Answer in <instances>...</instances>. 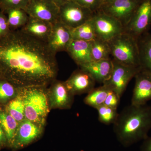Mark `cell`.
Here are the masks:
<instances>
[{
  "label": "cell",
  "mask_w": 151,
  "mask_h": 151,
  "mask_svg": "<svg viewBox=\"0 0 151 151\" xmlns=\"http://www.w3.org/2000/svg\"><path fill=\"white\" fill-rule=\"evenodd\" d=\"M52 105L58 108H68L72 102V93L68 89L65 82L55 83L52 90Z\"/></svg>",
  "instance_id": "cell-18"
},
{
  "label": "cell",
  "mask_w": 151,
  "mask_h": 151,
  "mask_svg": "<svg viewBox=\"0 0 151 151\" xmlns=\"http://www.w3.org/2000/svg\"><path fill=\"white\" fill-rule=\"evenodd\" d=\"M143 0H114L102 6L100 10L118 20L124 27L130 22Z\"/></svg>",
  "instance_id": "cell-9"
},
{
  "label": "cell",
  "mask_w": 151,
  "mask_h": 151,
  "mask_svg": "<svg viewBox=\"0 0 151 151\" xmlns=\"http://www.w3.org/2000/svg\"><path fill=\"white\" fill-rule=\"evenodd\" d=\"M79 66L89 73L95 81L103 84L111 77L113 69V60L111 58L92 61Z\"/></svg>",
  "instance_id": "cell-15"
},
{
  "label": "cell",
  "mask_w": 151,
  "mask_h": 151,
  "mask_svg": "<svg viewBox=\"0 0 151 151\" xmlns=\"http://www.w3.org/2000/svg\"><path fill=\"white\" fill-rule=\"evenodd\" d=\"M45 86H30L19 89L24 105L25 118L40 127L44 124L49 112Z\"/></svg>",
  "instance_id": "cell-3"
},
{
  "label": "cell",
  "mask_w": 151,
  "mask_h": 151,
  "mask_svg": "<svg viewBox=\"0 0 151 151\" xmlns=\"http://www.w3.org/2000/svg\"><path fill=\"white\" fill-rule=\"evenodd\" d=\"M94 13L71 0L60 7L59 19L65 25L73 29L91 19Z\"/></svg>",
  "instance_id": "cell-6"
},
{
  "label": "cell",
  "mask_w": 151,
  "mask_h": 151,
  "mask_svg": "<svg viewBox=\"0 0 151 151\" xmlns=\"http://www.w3.org/2000/svg\"><path fill=\"white\" fill-rule=\"evenodd\" d=\"M112 60L113 69L111 77L103 84L116 92L121 98L129 82L135 77L142 68L129 66L114 60Z\"/></svg>",
  "instance_id": "cell-5"
},
{
  "label": "cell",
  "mask_w": 151,
  "mask_h": 151,
  "mask_svg": "<svg viewBox=\"0 0 151 151\" xmlns=\"http://www.w3.org/2000/svg\"><path fill=\"white\" fill-rule=\"evenodd\" d=\"M52 28L50 23L29 17L27 23L20 29L25 33L46 42Z\"/></svg>",
  "instance_id": "cell-16"
},
{
  "label": "cell",
  "mask_w": 151,
  "mask_h": 151,
  "mask_svg": "<svg viewBox=\"0 0 151 151\" xmlns=\"http://www.w3.org/2000/svg\"><path fill=\"white\" fill-rule=\"evenodd\" d=\"M7 112L18 123L24 120V105L21 95H19L10 102L7 107Z\"/></svg>",
  "instance_id": "cell-25"
},
{
  "label": "cell",
  "mask_w": 151,
  "mask_h": 151,
  "mask_svg": "<svg viewBox=\"0 0 151 151\" xmlns=\"http://www.w3.org/2000/svg\"><path fill=\"white\" fill-rule=\"evenodd\" d=\"M90 43L92 61L111 59V49L108 42L97 37Z\"/></svg>",
  "instance_id": "cell-22"
},
{
  "label": "cell",
  "mask_w": 151,
  "mask_h": 151,
  "mask_svg": "<svg viewBox=\"0 0 151 151\" xmlns=\"http://www.w3.org/2000/svg\"><path fill=\"white\" fill-rule=\"evenodd\" d=\"M1 144H0V148H1Z\"/></svg>",
  "instance_id": "cell-36"
},
{
  "label": "cell",
  "mask_w": 151,
  "mask_h": 151,
  "mask_svg": "<svg viewBox=\"0 0 151 151\" xmlns=\"http://www.w3.org/2000/svg\"><path fill=\"white\" fill-rule=\"evenodd\" d=\"M41 132L40 127L24 119L19 125L16 136L12 146L15 149L23 147L35 140Z\"/></svg>",
  "instance_id": "cell-13"
},
{
  "label": "cell",
  "mask_w": 151,
  "mask_h": 151,
  "mask_svg": "<svg viewBox=\"0 0 151 151\" xmlns=\"http://www.w3.org/2000/svg\"><path fill=\"white\" fill-rule=\"evenodd\" d=\"M84 7L95 13L101 9L103 5L102 0H72Z\"/></svg>",
  "instance_id": "cell-29"
},
{
  "label": "cell",
  "mask_w": 151,
  "mask_h": 151,
  "mask_svg": "<svg viewBox=\"0 0 151 151\" xmlns=\"http://www.w3.org/2000/svg\"><path fill=\"white\" fill-rule=\"evenodd\" d=\"M30 0H0V11L5 12L9 10L25 9Z\"/></svg>",
  "instance_id": "cell-28"
},
{
  "label": "cell",
  "mask_w": 151,
  "mask_h": 151,
  "mask_svg": "<svg viewBox=\"0 0 151 151\" xmlns=\"http://www.w3.org/2000/svg\"><path fill=\"white\" fill-rule=\"evenodd\" d=\"M140 151H151V137H148L143 141Z\"/></svg>",
  "instance_id": "cell-32"
},
{
  "label": "cell",
  "mask_w": 151,
  "mask_h": 151,
  "mask_svg": "<svg viewBox=\"0 0 151 151\" xmlns=\"http://www.w3.org/2000/svg\"><path fill=\"white\" fill-rule=\"evenodd\" d=\"M7 142L5 134L3 131L2 128L0 126V144L1 145H5Z\"/></svg>",
  "instance_id": "cell-33"
},
{
  "label": "cell",
  "mask_w": 151,
  "mask_h": 151,
  "mask_svg": "<svg viewBox=\"0 0 151 151\" xmlns=\"http://www.w3.org/2000/svg\"><path fill=\"white\" fill-rule=\"evenodd\" d=\"M25 11L29 17L52 24L59 20V7L53 0H30Z\"/></svg>",
  "instance_id": "cell-10"
},
{
  "label": "cell",
  "mask_w": 151,
  "mask_h": 151,
  "mask_svg": "<svg viewBox=\"0 0 151 151\" xmlns=\"http://www.w3.org/2000/svg\"><path fill=\"white\" fill-rule=\"evenodd\" d=\"M102 2H103V5L106 4L111 3L114 0H102Z\"/></svg>",
  "instance_id": "cell-35"
},
{
  "label": "cell",
  "mask_w": 151,
  "mask_h": 151,
  "mask_svg": "<svg viewBox=\"0 0 151 151\" xmlns=\"http://www.w3.org/2000/svg\"><path fill=\"white\" fill-rule=\"evenodd\" d=\"M98 113V120L100 123L109 125L113 124L118 118L119 113L117 109L107 105H101L97 108Z\"/></svg>",
  "instance_id": "cell-26"
},
{
  "label": "cell",
  "mask_w": 151,
  "mask_h": 151,
  "mask_svg": "<svg viewBox=\"0 0 151 151\" xmlns=\"http://www.w3.org/2000/svg\"><path fill=\"white\" fill-rule=\"evenodd\" d=\"M70 1L71 0H53V1L59 7Z\"/></svg>",
  "instance_id": "cell-34"
},
{
  "label": "cell",
  "mask_w": 151,
  "mask_h": 151,
  "mask_svg": "<svg viewBox=\"0 0 151 151\" xmlns=\"http://www.w3.org/2000/svg\"><path fill=\"white\" fill-rule=\"evenodd\" d=\"M140 66L151 73V34L149 32L138 38Z\"/></svg>",
  "instance_id": "cell-19"
},
{
  "label": "cell",
  "mask_w": 151,
  "mask_h": 151,
  "mask_svg": "<svg viewBox=\"0 0 151 151\" xmlns=\"http://www.w3.org/2000/svg\"><path fill=\"white\" fill-rule=\"evenodd\" d=\"M121 97L113 90L109 91L104 103V105L117 109L120 103Z\"/></svg>",
  "instance_id": "cell-30"
},
{
  "label": "cell",
  "mask_w": 151,
  "mask_h": 151,
  "mask_svg": "<svg viewBox=\"0 0 151 151\" xmlns=\"http://www.w3.org/2000/svg\"><path fill=\"white\" fill-rule=\"evenodd\" d=\"M15 94V86L0 76V102H6Z\"/></svg>",
  "instance_id": "cell-27"
},
{
  "label": "cell",
  "mask_w": 151,
  "mask_h": 151,
  "mask_svg": "<svg viewBox=\"0 0 151 151\" xmlns=\"http://www.w3.org/2000/svg\"><path fill=\"white\" fill-rule=\"evenodd\" d=\"M55 55L46 42L11 31L0 37V76L19 89L46 86L56 76Z\"/></svg>",
  "instance_id": "cell-1"
},
{
  "label": "cell",
  "mask_w": 151,
  "mask_h": 151,
  "mask_svg": "<svg viewBox=\"0 0 151 151\" xmlns=\"http://www.w3.org/2000/svg\"><path fill=\"white\" fill-rule=\"evenodd\" d=\"M134 77L131 104L137 106L146 105L151 100V73L141 68Z\"/></svg>",
  "instance_id": "cell-12"
},
{
  "label": "cell",
  "mask_w": 151,
  "mask_h": 151,
  "mask_svg": "<svg viewBox=\"0 0 151 151\" xmlns=\"http://www.w3.org/2000/svg\"><path fill=\"white\" fill-rule=\"evenodd\" d=\"M7 17L11 31L21 29L28 20L29 16L25 10L17 9L9 10L4 13Z\"/></svg>",
  "instance_id": "cell-21"
},
{
  "label": "cell",
  "mask_w": 151,
  "mask_h": 151,
  "mask_svg": "<svg viewBox=\"0 0 151 151\" xmlns=\"http://www.w3.org/2000/svg\"><path fill=\"white\" fill-rule=\"evenodd\" d=\"M91 20L97 37L108 42L124 31L118 20L100 10L94 13Z\"/></svg>",
  "instance_id": "cell-8"
},
{
  "label": "cell",
  "mask_w": 151,
  "mask_h": 151,
  "mask_svg": "<svg viewBox=\"0 0 151 151\" xmlns=\"http://www.w3.org/2000/svg\"><path fill=\"white\" fill-rule=\"evenodd\" d=\"M111 89L103 84L97 88H94L88 93L84 99V103L92 108L97 109L105 103L106 97Z\"/></svg>",
  "instance_id": "cell-23"
},
{
  "label": "cell",
  "mask_w": 151,
  "mask_h": 151,
  "mask_svg": "<svg viewBox=\"0 0 151 151\" xmlns=\"http://www.w3.org/2000/svg\"><path fill=\"white\" fill-rule=\"evenodd\" d=\"M10 31L7 17L4 12L0 11V37L6 35Z\"/></svg>",
  "instance_id": "cell-31"
},
{
  "label": "cell",
  "mask_w": 151,
  "mask_h": 151,
  "mask_svg": "<svg viewBox=\"0 0 151 151\" xmlns=\"http://www.w3.org/2000/svg\"><path fill=\"white\" fill-rule=\"evenodd\" d=\"M0 126L5 134L7 142L12 145L17 132L18 122L7 112L0 111Z\"/></svg>",
  "instance_id": "cell-20"
},
{
  "label": "cell",
  "mask_w": 151,
  "mask_h": 151,
  "mask_svg": "<svg viewBox=\"0 0 151 151\" xmlns=\"http://www.w3.org/2000/svg\"><path fill=\"white\" fill-rule=\"evenodd\" d=\"M96 81L83 69L75 71L65 81L68 89L73 94L89 93L94 89Z\"/></svg>",
  "instance_id": "cell-14"
},
{
  "label": "cell",
  "mask_w": 151,
  "mask_h": 151,
  "mask_svg": "<svg viewBox=\"0 0 151 151\" xmlns=\"http://www.w3.org/2000/svg\"><path fill=\"white\" fill-rule=\"evenodd\" d=\"M66 52L79 66L92 61L90 42L73 40Z\"/></svg>",
  "instance_id": "cell-17"
},
{
  "label": "cell",
  "mask_w": 151,
  "mask_h": 151,
  "mask_svg": "<svg viewBox=\"0 0 151 151\" xmlns=\"http://www.w3.org/2000/svg\"><path fill=\"white\" fill-rule=\"evenodd\" d=\"M113 125L116 138L124 147L144 140L151 129V105L127 106L119 113Z\"/></svg>",
  "instance_id": "cell-2"
},
{
  "label": "cell",
  "mask_w": 151,
  "mask_h": 151,
  "mask_svg": "<svg viewBox=\"0 0 151 151\" xmlns=\"http://www.w3.org/2000/svg\"><path fill=\"white\" fill-rule=\"evenodd\" d=\"M151 24V0H143L124 32L137 38L148 32Z\"/></svg>",
  "instance_id": "cell-7"
},
{
  "label": "cell",
  "mask_w": 151,
  "mask_h": 151,
  "mask_svg": "<svg viewBox=\"0 0 151 151\" xmlns=\"http://www.w3.org/2000/svg\"><path fill=\"white\" fill-rule=\"evenodd\" d=\"M72 29L60 20L52 24V30L46 43L52 52L67 51L68 47L73 40Z\"/></svg>",
  "instance_id": "cell-11"
},
{
  "label": "cell",
  "mask_w": 151,
  "mask_h": 151,
  "mask_svg": "<svg viewBox=\"0 0 151 151\" xmlns=\"http://www.w3.org/2000/svg\"><path fill=\"white\" fill-rule=\"evenodd\" d=\"M108 43L113 60L124 65L141 67L138 38L124 31Z\"/></svg>",
  "instance_id": "cell-4"
},
{
  "label": "cell",
  "mask_w": 151,
  "mask_h": 151,
  "mask_svg": "<svg viewBox=\"0 0 151 151\" xmlns=\"http://www.w3.org/2000/svg\"><path fill=\"white\" fill-rule=\"evenodd\" d=\"M91 19L84 24L72 29L73 40L91 42L97 38V35Z\"/></svg>",
  "instance_id": "cell-24"
}]
</instances>
